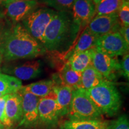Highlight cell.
<instances>
[{"label":"cell","instance_id":"1","mask_svg":"<svg viewBox=\"0 0 129 129\" xmlns=\"http://www.w3.org/2000/svg\"><path fill=\"white\" fill-rule=\"evenodd\" d=\"M46 51L21 23H13L0 43V54L6 62L34 59L44 54Z\"/></svg>","mask_w":129,"mask_h":129},{"label":"cell","instance_id":"2","mask_svg":"<svg viewBox=\"0 0 129 129\" xmlns=\"http://www.w3.org/2000/svg\"><path fill=\"white\" fill-rule=\"evenodd\" d=\"M79 32L71 12H57L45 30L42 45L47 51L62 50L71 44Z\"/></svg>","mask_w":129,"mask_h":129},{"label":"cell","instance_id":"3","mask_svg":"<svg viewBox=\"0 0 129 129\" xmlns=\"http://www.w3.org/2000/svg\"><path fill=\"white\" fill-rule=\"evenodd\" d=\"M86 92L101 114L112 116L120 108L121 99L120 93L112 81L105 80Z\"/></svg>","mask_w":129,"mask_h":129},{"label":"cell","instance_id":"4","mask_svg":"<svg viewBox=\"0 0 129 129\" xmlns=\"http://www.w3.org/2000/svg\"><path fill=\"white\" fill-rule=\"evenodd\" d=\"M68 114L69 120H98L102 115L86 91L81 88L74 90Z\"/></svg>","mask_w":129,"mask_h":129},{"label":"cell","instance_id":"5","mask_svg":"<svg viewBox=\"0 0 129 129\" xmlns=\"http://www.w3.org/2000/svg\"><path fill=\"white\" fill-rule=\"evenodd\" d=\"M56 12L49 8L37 9L27 16L22 24L29 34L42 44L45 30Z\"/></svg>","mask_w":129,"mask_h":129},{"label":"cell","instance_id":"6","mask_svg":"<svg viewBox=\"0 0 129 129\" xmlns=\"http://www.w3.org/2000/svg\"><path fill=\"white\" fill-rule=\"evenodd\" d=\"M94 48L112 57L123 56L128 52L129 45L119 32H112L98 37Z\"/></svg>","mask_w":129,"mask_h":129},{"label":"cell","instance_id":"7","mask_svg":"<svg viewBox=\"0 0 129 129\" xmlns=\"http://www.w3.org/2000/svg\"><path fill=\"white\" fill-rule=\"evenodd\" d=\"M91 64L105 80L112 81L121 74L120 63L117 57H112L101 52L94 47L92 50Z\"/></svg>","mask_w":129,"mask_h":129},{"label":"cell","instance_id":"8","mask_svg":"<svg viewBox=\"0 0 129 129\" xmlns=\"http://www.w3.org/2000/svg\"><path fill=\"white\" fill-rule=\"evenodd\" d=\"M40 6L38 0H11L4 6L3 12L12 23H17L22 22Z\"/></svg>","mask_w":129,"mask_h":129},{"label":"cell","instance_id":"9","mask_svg":"<svg viewBox=\"0 0 129 129\" xmlns=\"http://www.w3.org/2000/svg\"><path fill=\"white\" fill-rule=\"evenodd\" d=\"M42 67L41 60H29L20 64H6L1 71L20 81L29 80L40 76Z\"/></svg>","mask_w":129,"mask_h":129},{"label":"cell","instance_id":"10","mask_svg":"<svg viewBox=\"0 0 129 129\" xmlns=\"http://www.w3.org/2000/svg\"><path fill=\"white\" fill-rule=\"evenodd\" d=\"M121 26L117 13L96 15L86 28L97 37L112 32H118Z\"/></svg>","mask_w":129,"mask_h":129},{"label":"cell","instance_id":"11","mask_svg":"<svg viewBox=\"0 0 129 129\" xmlns=\"http://www.w3.org/2000/svg\"><path fill=\"white\" fill-rule=\"evenodd\" d=\"M22 99V116L20 125L32 126L37 124L39 120L38 105L40 98L31 93L18 91Z\"/></svg>","mask_w":129,"mask_h":129},{"label":"cell","instance_id":"12","mask_svg":"<svg viewBox=\"0 0 129 129\" xmlns=\"http://www.w3.org/2000/svg\"><path fill=\"white\" fill-rule=\"evenodd\" d=\"M71 12L74 23L79 30L86 27L96 15L95 5L90 0H75Z\"/></svg>","mask_w":129,"mask_h":129},{"label":"cell","instance_id":"13","mask_svg":"<svg viewBox=\"0 0 129 129\" xmlns=\"http://www.w3.org/2000/svg\"><path fill=\"white\" fill-rule=\"evenodd\" d=\"M39 119L46 124H50L57 120L58 116L56 94L54 90L47 96L40 98L38 105Z\"/></svg>","mask_w":129,"mask_h":129},{"label":"cell","instance_id":"14","mask_svg":"<svg viewBox=\"0 0 129 129\" xmlns=\"http://www.w3.org/2000/svg\"><path fill=\"white\" fill-rule=\"evenodd\" d=\"M81 77V73L73 70L68 63L66 62L52 80L55 85H66L76 89L78 88Z\"/></svg>","mask_w":129,"mask_h":129},{"label":"cell","instance_id":"15","mask_svg":"<svg viewBox=\"0 0 129 129\" xmlns=\"http://www.w3.org/2000/svg\"><path fill=\"white\" fill-rule=\"evenodd\" d=\"M53 90L56 94L58 116L68 114L71 103L74 88L62 85H56Z\"/></svg>","mask_w":129,"mask_h":129},{"label":"cell","instance_id":"16","mask_svg":"<svg viewBox=\"0 0 129 129\" xmlns=\"http://www.w3.org/2000/svg\"><path fill=\"white\" fill-rule=\"evenodd\" d=\"M5 114L12 124L21 120L22 116V99L18 92L9 94L5 105Z\"/></svg>","mask_w":129,"mask_h":129},{"label":"cell","instance_id":"17","mask_svg":"<svg viewBox=\"0 0 129 129\" xmlns=\"http://www.w3.org/2000/svg\"><path fill=\"white\" fill-rule=\"evenodd\" d=\"M106 80L94 68L91 63L81 73L78 88L88 90ZM108 81V80H107Z\"/></svg>","mask_w":129,"mask_h":129},{"label":"cell","instance_id":"18","mask_svg":"<svg viewBox=\"0 0 129 129\" xmlns=\"http://www.w3.org/2000/svg\"><path fill=\"white\" fill-rule=\"evenodd\" d=\"M109 122L99 119L89 120H71L64 122L62 129H107Z\"/></svg>","mask_w":129,"mask_h":129},{"label":"cell","instance_id":"19","mask_svg":"<svg viewBox=\"0 0 129 129\" xmlns=\"http://www.w3.org/2000/svg\"><path fill=\"white\" fill-rule=\"evenodd\" d=\"M55 85L53 80H42L22 86L20 90L23 92L31 93L38 98H41L50 93Z\"/></svg>","mask_w":129,"mask_h":129},{"label":"cell","instance_id":"20","mask_svg":"<svg viewBox=\"0 0 129 129\" xmlns=\"http://www.w3.org/2000/svg\"><path fill=\"white\" fill-rule=\"evenodd\" d=\"M93 48L72 54L67 60L75 71L82 73L91 63Z\"/></svg>","mask_w":129,"mask_h":129},{"label":"cell","instance_id":"21","mask_svg":"<svg viewBox=\"0 0 129 129\" xmlns=\"http://www.w3.org/2000/svg\"><path fill=\"white\" fill-rule=\"evenodd\" d=\"M97 39L98 37L91 33L87 28H85L83 33L80 35L75 47L71 51L68 53L67 55L65 56V59L68 60L72 54L75 53L86 51L94 48Z\"/></svg>","mask_w":129,"mask_h":129},{"label":"cell","instance_id":"22","mask_svg":"<svg viewBox=\"0 0 129 129\" xmlns=\"http://www.w3.org/2000/svg\"><path fill=\"white\" fill-rule=\"evenodd\" d=\"M22 87V83L20 80L0 72V93L3 96L17 93Z\"/></svg>","mask_w":129,"mask_h":129},{"label":"cell","instance_id":"23","mask_svg":"<svg viewBox=\"0 0 129 129\" xmlns=\"http://www.w3.org/2000/svg\"><path fill=\"white\" fill-rule=\"evenodd\" d=\"M124 0H102L95 5L96 15L117 13Z\"/></svg>","mask_w":129,"mask_h":129},{"label":"cell","instance_id":"24","mask_svg":"<svg viewBox=\"0 0 129 129\" xmlns=\"http://www.w3.org/2000/svg\"><path fill=\"white\" fill-rule=\"evenodd\" d=\"M75 0H41L43 3L53 8L56 12H71L72 7Z\"/></svg>","mask_w":129,"mask_h":129},{"label":"cell","instance_id":"25","mask_svg":"<svg viewBox=\"0 0 129 129\" xmlns=\"http://www.w3.org/2000/svg\"><path fill=\"white\" fill-rule=\"evenodd\" d=\"M121 25L122 26H129V1L124 0L117 12Z\"/></svg>","mask_w":129,"mask_h":129},{"label":"cell","instance_id":"26","mask_svg":"<svg viewBox=\"0 0 129 129\" xmlns=\"http://www.w3.org/2000/svg\"><path fill=\"white\" fill-rule=\"evenodd\" d=\"M107 129H129L128 118L125 115H121L117 120L109 122Z\"/></svg>","mask_w":129,"mask_h":129},{"label":"cell","instance_id":"27","mask_svg":"<svg viewBox=\"0 0 129 129\" xmlns=\"http://www.w3.org/2000/svg\"><path fill=\"white\" fill-rule=\"evenodd\" d=\"M9 94L0 98V121L4 125L5 127H10L13 125L6 117L5 114V105Z\"/></svg>","mask_w":129,"mask_h":129},{"label":"cell","instance_id":"28","mask_svg":"<svg viewBox=\"0 0 129 129\" xmlns=\"http://www.w3.org/2000/svg\"><path fill=\"white\" fill-rule=\"evenodd\" d=\"M12 24L5 16L4 12L0 10V43L2 41L5 33L9 29Z\"/></svg>","mask_w":129,"mask_h":129},{"label":"cell","instance_id":"29","mask_svg":"<svg viewBox=\"0 0 129 129\" xmlns=\"http://www.w3.org/2000/svg\"><path fill=\"white\" fill-rule=\"evenodd\" d=\"M120 63L121 74L128 80L129 78V54L128 52L124 54Z\"/></svg>","mask_w":129,"mask_h":129},{"label":"cell","instance_id":"30","mask_svg":"<svg viewBox=\"0 0 129 129\" xmlns=\"http://www.w3.org/2000/svg\"><path fill=\"white\" fill-rule=\"evenodd\" d=\"M118 32L121 35L125 43L129 45V26H121Z\"/></svg>","mask_w":129,"mask_h":129},{"label":"cell","instance_id":"31","mask_svg":"<svg viewBox=\"0 0 129 129\" xmlns=\"http://www.w3.org/2000/svg\"><path fill=\"white\" fill-rule=\"evenodd\" d=\"M11 0H0V6H4L6 4L10 2Z\"/></svg>","mask_w":129,"mask_h":129},{"label":"cell","instance_id":"32","mask_svg":"<svg viewBox=\"0 0 129 129\" xmlns=\"http://www.w3.org/2000/svg\"><path fill=\"white\" fill-rule=\"evenodd\" d=\"M5 126L3 124L2 122L0 121V129H4Z\"/></svg>","mask_w":129,"mask_h":129},{"label":"cell","instance_id":"33","mask_svg":"<svg viewBox=\"0 0 129 129\" xmlns=\"http://www.w3.org/2000/svg\"><path fill=\"white\" fill-rule=\"evenodd\" d=\"M2 57H1V54H0V72L1 71V62H2Z\"/></svg>","mask_w":129,"mask_h":129},{"label":"cell","instance_id":"34","mask_svg":"<svg viewBox=\"0 0 129 129\" xmlns=\"http://www.w3.org/2000/svg\"><path fill=\"white\" fill-rule=\"evenodd\" d=\"M90 1H91V0H90Z\"/></svg>","mask_w":129,"mask_h":129}]
</instances>
